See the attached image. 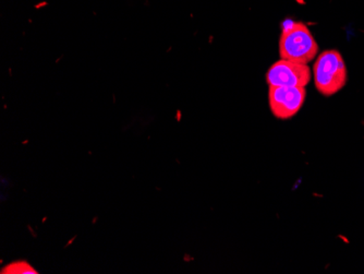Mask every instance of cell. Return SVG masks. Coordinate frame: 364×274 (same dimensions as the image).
Returning a JSON list of instances; mask_svg holds the SVG:
<instances>
[{"label":"cell","instance_id":"6da1fadb","mask_svg":"<svg viewBox=\"0 0 364 274\" xmlns=\"http://www.w3.org/2000/svg\"><path fill=\"white\" fill-rule=\"evenodd\" d=\"M318 54V43L306 24L292 22L284 28L279 38L280 58L308 65Z\"/></svg>","mask_w":364,"mask_h":274},{"label":"cell","instance_id":"7a4b0ae2","mask_svg":"<svg viewBox=\"0 0 364 274\" xmlns=\"http://www.w3.org/2000/svg\"><path fill=\"white\" fill-rule=\"evenodd\" d=\"M313 78L316 90L322 95L338 93L348 79L345 60L338 51H324L318 55L313 66Z\"/></svg>","mask_w":364,"mask_h":274},{"label":"cell","instance_id":"3957f363","mask_svg":"<svg viewBox=\"0 0 364 274\" xmlns=\"http://www.w3.org/2000/svg\"><path fill=\"white\" fill-rule=\"evenodd\" d=\"M311 69L306 63L280 59L267 73L269 87L306 88L310 83Z\"/></svg>","mask_w":364,"mask_h":274},{"label":"cell","instance_id":"277c9868","mask_svg":"<svg viewBox=\"0 0 364 274\" xmlns=\"http://www.w3.org/2000/svg\"><path fill=\"white\" fill-rule=\"evenodd\" d=\"M306 96V88L269 87V108L278 120H289L301 110Z\"/></svg>","mask_w":364,"mask_h":274},{"label":"cell","instance_id":"5b68a950","mask_svg":"<svg viewBox=\"0 0 364 274\" xmlns=\"http://www.w3.org/2000/svg\"><path fill=\"white\" fill-rule=\"evenodd\" d=\"M49 4H48V1H40V3L38 4H36V5H34V9L36 10H40V9H43V8H45V7H47V6H48Z\"/></svg>","mask_w":364,"mask_h":274}]
</instances>
